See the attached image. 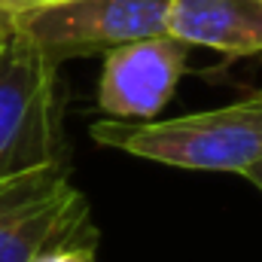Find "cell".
<instances>
[{"instance_id":"6da1fadb","label":"cell","mask_w":262,"mask_h":262,"mask_svg":"<svg viewBox=\"0 0 262 262\" xmlns=\"http://www.w3.org/2000/svg\"><path fill=\"white\" fill-rule=\"evenodd\" d=\"M92 137L171 168L241 174L262 162V89L235 104L177 119H101L92 125Z\"/></svg>"},{"instance_id":"7a4b0ae2","label":"cell","mask_w":262,"mask_h":262,"mask_svg":"<svg viewBox=\"0 0 262 262\" xmlns=\"http://www.w3.org/2000/svg\"><path fill=\"white\" fill-rule=\"evenodd\" d=\"M61 162L58 64L6 28L0 43V183Z\"/></svg>"},{"instance_id":"3957f363","label":"cell","mask_w":262,"mask_h":262,"mask_svg":"<svg viewBox=\"0 0 262 262\" xmlns=\"http://www.w3.org/2000/svg\"><path fill=\"white\" fill-rule=\"evenodd\" d=\"M168 3L171 0H61L0 18L9 31L31 40L52 64H61L165 34Z\"/></svg>"},{"instance_id":"277c9868","label":"cell","mask_w":262,"mask_h":262,"mask_svg":"<svg viewBox=\"0 0 262 262\" xmlns=\"http://www.w3.org/2000/svg\"><path fill=\"white\" fill-rule=\"evenodd\" d=\"M95 241L89 201L61 162L0 183V262H34L49 250Z\"/></svg>"},{"instance_id":"5b68a950","label":"cell","mask_w":262,"mask_h":262,"mask_svg":"<svg viewBox=\"0 0 262 262\" xmlns=\"http://www.w3.org/2000/svg\"><path fill=\"white\" fill-rule=\"evenodd\" d=\"M189 49V43L171 37L168 31L113 46L110 52H104L98 107L113 119H156L174 98V89L186 73Z\"/></svg>"},{"instance_id":"8992f818","label":"cell","mask_w":262,"mask_h":262,"mask_svg":"<svg viewBox=\"0 0 262 262\" xmlns=\"http://www.w3.org/2000/svg\"><path fill=\"white\" fill-rule=\"evenodd\" d=\"M165 31L229 58L262 52V0H171Z\"/></svg>"},{"instance_id":"52a82bcc","label":"cell","mask_w":262,"mask_h":262,"mask_svg":"<svg viewBox=\"0 0 262 262\" xmlns=\"http://www.w3.org/2000/svg\"><path fill=\"white\" fill-rule=\"evenodd\" d=\"M34 262H95V244H70V247H58L49 250Z\"/></svg>"},{"instance_id":"ba28073f","label":"cell","mask_w":262,"mask_h":262,"mask_svg":"<svg viewBox=\"0 0 262 262\" xmlns=\"http://www.w3.org/2000/svg\"><path fill=\"white\" fill-rule=\"evenodd\" d=\"M61 0H0V15H12V12H25V9H37V6H52Z\"/></svg>"},{"instance_id":"9c48e42d","label":"cell","mask_w":262,"mask_h":262,"mask_svg":"<svg viewBox=\"0 0 262 262\" xmlns=\"http://www.w3.org/2000/svg\"><path fill=\"white\" fill-rule=\"evenodd\" d=\"M241 177H247L256 189H262V162H256V165H250V168H244L241 171Z\"/></svg>"},{"instance_id":"30bf717a","label":"cell","mask_w":262,"mask_h":262,"mask_svg":"<svg viewBox=\"0 0 262 262\" xmlns=\"http://www.w3.org/2000/svg\"><path fill=\"white\" fill-rule=\"evenodd\" d=\"M3 37H6V25H3V18H0V43H3Z\"/></svg>"}]
</instances>
